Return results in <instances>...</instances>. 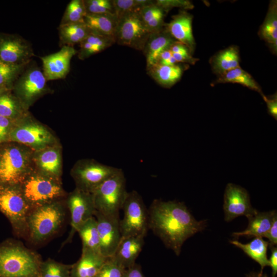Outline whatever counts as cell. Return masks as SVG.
<instances>
[{
	"label": "cell",
	"instance_id": "17",
	"mask_svg": "<svg viewBox=\"0 0 277 277\" xmlns=\"http://www.w3.org/2000/svg\"><path fill=\"white\" fill-rule=\"evenodd\" d=\"M77 53L73 47L64 46L58 52L41 57L43 71L47 80L65 78L70 71L71 60Z\"/></svg>",
	"mask_w": 277,
	"mask_h": 277
},
{
	"label": "cell",
	"instance_id": "39",
	"mask_svg": "<svg viewBox=\"0 0 277 277\" xmlns=\"http://www.w3.org/2000/svg\"><path fill=\"white\" fill-rule=\"evenodd\" d=\"M125 269L111 258L107 259L95 277H123Z\"/></svg>",
	"mask_w": 277,
	"mask_h": 277
},
{
	"label": "cell",
	"instance_id": "44",
	"mask_svg": "<svg viewBox=\"0 0 277 277\" xmlns=\"http://www.w3.org/2000/svg\"><path fill=\"white\" fill-rule=\"evenodd\" d=\"M123 277H145L141 266L135 264L125 270Z\"/></svg>",
	"mask_w": 277,
	"mask_h": 277
},
{
	"label": "cell",
	"instance_id": "23",
	"mask_svg": "<svg viewBox=\"0 0 277 277\" xmlns=\"http://www.w3.org/2000/svg\"><path fill=\"white\" fill-rule=\"evenodd\" d=\"M186 67L179 64L167 66L155 63L147 67V70L148 74L160 85L169 88L181 79Z\"/></svg>",
	"mask_w": 277,
	"mask_h": 277
},
{
	"label": "cell",
	"instance_id": "12",
	"mask_svg": "<svg viewBox=\"0 0 277 277\" xmlns=\"http://www.w3.org/2000/svg\"><path fill=\"white\" fill-rule=\"evenodd\" d=\"M120 169L93 160H87L77 164L73 171V175L77 188L92 193L102 183Z\"/></svg>",
	"mask_w": 277,
	"mask_h": 277
},
{
	"label": "cell",
	"instance_id": "7",
	"mask_svg": "<svg viewBox=\"0 0 277 277\" xmlns=\"http://www.w3.org/2000/svg\"><path fill=\"white\" fill-rule=\"evenodd\" d=\"M122 209L124 211L123 219L120 222L122 237L145 238L149 230V212L141 195L135 190L128 192Z\"/></svg>",
	"mask_w": 277,
	"mask_h": 277
},
{
	"label": "cell",
	"instance_id": "6",
	"mask_svg": "<svg viewBox=\"0 0 277 277\" xmlns=\"http://www.w3.org/2000/svg\"><path fill=\"white\" fill-rule=\"evenodd\" d=\"M128 192L126 179L121 169L92 193L96 211L105 215L119 216Z\"/></svg>",
	"mask_w": 277,
	"mask_h": 277
},
{
	"label": "cell",
	"instance_id": "3",
	"mask_svg": "<svg viewBox=\"0 0 277 277\" xmlns=\"http://www.w3.org/2000/svg\"><path fill=\"white\" fill-rule=\"evenodd\" d=\"M66 204L59 200L31 210L27 217V241L37 245L58 233L66 220Z\"/></svg>",
	"mask_w": 277,
	"mask_h": 277
},
{
	"label": "cell",
	"instance_id": "22",
	"mask_svg": "<svg viewBox=\"0 0 277 277\" xmlns=\"http://www.w3.org/2000/svg\"><path fill=\"white\" fill-rule=\"evenodd\" d=\"M276 215L275 210L263 212L257 211L248 218L249 223L246 229L241 232H233L232 236L236 238L242 236L266 238Z\"/></svg>",
	"mask_w": 277,
	"mask_h": 277
},
{
	"label": "cell",
	"instance_id": "34",
	"mask_svg": "<svg viewBox=\"0 0 277 277\" xmlns=\"http://www.w3.org/2000/svg\"><path fill=\"white\" fill-rule=\"evenodd\" d=\"M28 65L13 64L0 60V88L12 90L15 81Z\"/></svg>",
	"mask_w": 277,
	"mask_h": 277
},
{
	"label": "cell",
	"instance_id": "40",
	"mask_svg": "<svg viewBox=\"0 0 277 277\" xmlns=\"http://www.w3.org/2000/svg\"><path fill=\"white\" fill-rule=\"evenodd\" d=\"M155 3L166 13L174 8H180L184 10L194 8L193 4L187 0H156Z\"/></svg>",
	"mask_w": 277,
	"mask_h": 277
},
{
	"label": "cell",
	"instance_id": "36",
	"mask_svg": "<svg viewBox=\"0 0 277 277\" xmlns=\"http://www.w3.org/2000/svg\"><path fill=\"white\" fill-rule=\"evenodd\" d=\"M86 15L84 0H72L66 7L60 25L84 23Z\"/></svg>",
	"mask_w": 277,
	"mask_h": 277
},
{
	"label": "cell",
	"instance_id": "26",
	"mask_svg": "<svg viewBox=\"0 0 277 277\" xmlns=\"http://www.w3.org/2000/svg\"><path fill=\"white\" fill-rule=\"evenodd\" d=\"M258 34L268 44L273 53L277 51V3L270 2L266 17L261 26Z\"/></svg>",
	"mask_w": 277,
	"mask_h": 277
},
{
	"label": "cell",
	"instance_id": "27",
	"mask_svg": "<svg viewBox=\"0 0 277 277\" xmlns=\"http://www.w3.org/2000/svg\"><path fill=\"white\" fill-rule=\"evenodd\" d=\"M212 69L218 75L240 67V54L238 47L232 46L219 51L210 59Z\"/></svg>",
	"mask_w": 277,
	"mask_h": 277
},
{
	"label": "cell",
	"instance_id": "30",
	"mask_svg": "<svg viewBox=\"0 0 277 277\" xmlns=\"http://www.w3.org/2000/svg\"><path fill=\"white\" fill-rule=\"evenodd\" d=\"M27 114V109L12 90L0 93V115L17 121Z\"/></svg>",
	"mask_w": 277,
	"mask_h": 277
},
{
	"label": "cell",
	"instance_id": "42",
	"mask_svg": "<svg viewBox=\"0 0 277 277\" xmlns=\"http://www.w3.org/2000/svg\"><path fill=\"white\" fill-rule=\"evenodd\" d=\"M263 100L266 102L268 112L275 120H277V95L276 93L274 94L266 96L264 95L262 96Z\"/></svg>",
	"mask_w": 277,
	"mask_h": 277
},
{
	"label": "cell",
	"instance_id": "4",
	"mask_svg": "<svg viewBox=\"0 0 277 277\" xmlns=\"http://www.w3.org/2000/svg\"><path fill=\"white\" fill-rule=\"evenodd\" d=\"M30 211L18 184L0 183V212L9 221L13 234L26 240L27 217Z\"/></svg>",
	"mask_w": 277,
	"mask_h": 277
},
{
	"label": "cell",
	"instance_id": "5",
	"mask_svg": "<svg viewBox=\"0 0 277 277\" xmlns=\"http://www.w3.org/2000/svg\"><path fill=\"white\" fill-rule=\"evenodd\" d=\"M18 185L30 210L64 196L59 180L42 173H30Z\"/></svg>",
	"mask_w": 277,
	"mask_h": 277
},
{
	"label": "cell",
	"instance_id": "32",
	"mask_svg": "<svg viewBox=\"0 0 277 277\" xmlns=\"http://www.w3.org/2000/svg\"><path fill=\"white\" fill-rule=\"evenodd\" d=\"M82 242V251H91L101 253L96 221L93 216L85 221L78 229Z\"/></svg>",
	"mask_w": 277,
	"mask_h": 277
},
{
	"label": "cell",
	"instance_id": "49",
	"mask_svg": "<svg viewBox=\"0 0 277 277\" xmlns=\"http://www.w3.org/2000/svg\"><path fill=\"white\" fill-rule=\"evenodd\" d=\"M246 277H269L266 274L261 273V272H251L248 274L246 275Z\"/></svg>",
	"mask_w": 277,
	"mask_h": 277
},
{
	"label": "cell",
	"instance_id": "9",
	"mask_svg": "<svg viewBox=\"0 0 277 277\" xmlns=\"http://www.w3.org/2000/svg\"><path fill=\"white\" fill-rule=\"evenodd\" d=\"M47 81L43 70L35 65H28L15 81L12 91L27 109L49 91Z\"/></svg>",
	"mask_w": 277,
	"mask_h": 277
},
{
	"label": "cell",
	"instance_id": "19",
	"mask_svg": "<svg viewBox=\"0 0 277 277\" xmlns=\"http://www.w3.org/2000/svg\"><path fill=\"white\" fill-rule=\"evenodd\" d=\"M144 245L143 236L123 237L114 253L110 258L126 269L135 264V261L142 250Z\"/></svg>",
	"mask_w": 277,
	"mask_h": 277
},
{
	"label": "cell",
	"instance_id": "1",
	"mask_svg": "<svg viewBox=\"0 0 277 277\" xmlns=\"http://www.w3.org/2000/svg\"><path fill=\"white\" fill-rule=\"evenodd\" d=\"M149 229L176 255L187 239L205 229L206 220L197 221L183 202L155 199L149 209Z\"/></svg>",
	"mask_w": 277,
	"mask_h": 277
},
{
	"label": "cell",
	"instance_id": "28",
	"mask_svg": "<svg viewBox=\"0 0 277 277\" xmlns=\"http://www.w3.org/2000/svg\"><path fill=\"white\" fill-rule=\"evenodd\" d=\"M36 163L42 174L58 180L61 161L60 154L56 149L46 148L42 150L36 157Z\"/></svg>",
	"mask_w": 277,
	"mask_h": 277
},
{
	"label": "cell",
	"instance_id": "43",
	"mask_svg": "<svg viewBox=\"0 0 277 277\" xmlns=\"http://www.w3.org/2000/svg\"><path fill=\"white\" fill-rule=\"evenodd\" d=\"M268 239L269 246H275L277 244V215L273 221L272 225L266 236Z\"/></svg>",
	"mask_w": 277,
	"mask_h": 277
},
{
	"label": "cell",
	"instance_id": "33",
	"mask_svg": "<svg viewBox=\"0 0 277 277\" xmlns=\"http://www.w3.org/2000/svg\"><path fill=\"white\" fill-rule=\"evenodd\" d=\"M144 25L150 33L159 31L165 27L166 13L154 2L142 8L138 12Z\"/></svg>",
	"mask_w": 277,
	"mask_h": 277
},
{
	"label": "cell",
	"instance_id": "18",
	"mask_svg": "<svg viewBox=\"0 0 277 277\" xmlns=\"http://www.w3.org/2000/svg\"><path fill=\"white\" fill-rule=\"evenodd\" d=\"M193 16L187 11L181 10L172 16L169 23L165 24V28L170 35L176 41L185 45L192 55L195 43L192 33Z\"/></svg>",
	"mask_w": 277,
	"mask_h": 277
},
{
	"label": "cell",
	"instance_id": "8",
	"mask_svg": "<svg viewBox=\"0 0 277 277\" xmlns=\"http://www.w3.org/2000/svg\"><path fill=\"white\" fill-rule=\"evenodd\" d=\"M0 182L19 184L30 173L29 156L21 147L9 144L0 150Z\"/></svg>",
	"mask_w": 277,
	"mask_h": 277
},
{
	"label": "cell",
	"instance_id": "15",
	"mask_svg": "<svg viewBox=\"0 0 277 277\" xmlns=\"http://www.w3.org/2000/svg\"><path fill=\"white\" fill-rule=\"evenodd\" d=\"M94 217L97 223L101 254L105 258H110L122 238L120 216L105 215L96 211Z\"/></svg>",
	"mask_w": 277,
	"mask_h": 277
},
{
	"label": "cell",
	"instance_id": "11",
	"mask_svg": "<svg viewBox=\"0 0 277 277\" xmlns=\"http://www.w3.org/2000/svg\"><path fill=\"white\" fill-rule=\"evenodd\" d=\"M23 117L13 126L9 142L22 144L36 150L44 149L53 143L54 137L47 129L36 122L24 121Z\"/></svg>",
	"mask_w": 277,
	"mask_h": 277
},
{
	"label": "cell",
	"instance_id": "20",
	"mask_svg": "<svg viewBox=\"0 0 277 277\" xmlns=\"http://www.w3.org/2000/svg\"><path fill=\"white\" fill-rule=\"evenodd\" d=\"M107 259L99 253L82 251L79 260L72 264L70 277H95Z\"/></svg>",
	"mask_w": 277,
	"mask_h": 277
},
{
	"label": "cell",
	"instance_id": "31",
	"mask_svg": "<svg viewBox=\"0 0 277 277\" xmlns=\"http://www.w3.org/2000/svg\"><path fill=\"white\" fill-rule=\"evenodd\" d=\"M236 83L259 93L263 94L261 88L252 76L240 67L218 75L214 84L219 83Z\"/></svg>",
	"mask_w": 277,
	"mask_h": 277
},
{
	"label": "cell",
	"instance_id": "13",
	"mask_svg": "<svg viewBox=\"0 0 277 277\" xmlns=\"http://www.w3.org/2000/svg\"><path fill=\"white\" fill-rule=\"evenodd\" d=\"M70 215V230L61 248L71 243L79 227L87 220L94 216L96 211L92 193L77 188L67 197L66 201Z\"/></svg>",
	"mask_w": 277,
	"mask_h": 277
},
{
	"label": "cell",
	"instance_id": "29",
	"mask_svg": "<svg viewBox=\"0 0 277 277\" xmlns=\"http://www.w3.org/2000/svg\"><path fill=\"white\" fill-rule=\"evenodd\" d=\"M59 38L61 46L73 47L81 43L88 35L90 30L85 23L60 25Z\"/></svg>",
	"mask_w": 277,
	"mask_h": 277
},
{
	"label": "cell",
	"instance_id": "10",
	"mask_svg": "<svg viewBox=\"0 0 277 277\" xmlns=\"http://www.w3.org/2000/svg\"><path fill=\"white\" fill-rule=\"evenodd\" d=\"M150 34L138 12H130L117 21L115 43L143 51Z\"/></svg>",
	"mask_w": 277,
	"mask_h": 277
},
{
	"label": "cell",
	"instance_id": "25",
	"mask_svg": "<svg viewBox=\"0 0 277 277\" xmlns=\"http://www.w3.org/2000/svg\"><path fill=\"white\" fill-rule=\"evenodd\" d=\"M84 23L90 31L115 41L117 19L115 15L87 14Z\"/></svg>",
	"mask_w": 277,
	"mask_h": 277
},
{
	"label": "cell",
	"instance_id": "37",
	"mask_svg": "<svg viewBox=\"0 0 277 277\" xmlns=\"http://www.w3.org/2000/svg\"><path fill=\"white\" fill-rule=\"evenodd\" d=\"M117 19L126 14L139 12L144 7L153 4L150 0H112Z\"/></svg>",
	"mask_w": 277,
	"mask_h": 277
},
{
	"label": "cell",
	"instance_id": "2",
	"mask_svg": "<svg viewBox=\"0 0 277 277\" xmlns=\"http://www.w3.org/2000/svg\"><path fill=\"white\" fill-rule=\"evenodd\" d=\"M41 255L21 241L0 243V277H40Z\"/></svg>",
	"mask_w": 277,
	"mask_h": 277
},
{
	"label": "cell",
	"instance_id": "21",
	"mask_svg": "<svg viewBox=\"0 0 277 277\" xmlns=\"http://www.w3.org/2000/svg\"><path fill=\"white\" fill-rule=\"evenodd\" d=\"M176 42L165 27L159 31L151 33L143 50L146 58L147 67L156 63L161 53L169 49Z\"/></svg>",
	"mask_w": 277,
	"mask_h": 277
},
{
	"label": "cell",
	"instance_id": "16",
	"mask_svg": "<svg viewBox=\"0 0 277 277\" xmlns=\"http://www.w3.org/2000/svg\"><path fill=\"white\" fill-rule=\"evenodd\" d=\"M34 56L30 44L19 35L0 33V60L16 65H27Z\"/></svg>",
	"mask_w": 277,
	"mask_h": 277
},
{
	"label": "cell",
	"instance_id": "47",
	"mask_svg": "<svg viewBox=\"0 0 277 277\" xmlns=\"http://www.w3.org/2000/svg\"><path fill=\"white\" fill-rule=\"evenodd\" d=\"M169 50L173 53L190 54L188 48L185 45L177 41L170 47Z\"/></svg>",
	"mask_w": 277,
	"mask_h": 277
},
{
	"label": "cell",
	"instance_id": "38",
	"mask_svg": "<svg viewBox=\"0 0 277 277\" xmlns=\"http://www.w3.org/2000/svg\"><path fill=\"white\" fill-rule=\"evenodd\" d=\"M87 14L115 15L112 0H84Z\"/></svg>",
	"mask_w": 277,
	"mask_h": 277
},
{
	"label": "cell",
	"instance_id": "14",
	"mask_svg": "<svg viewBox=\"0 0 277 277\" xmlns=\"http://www.w3.org/2000/svg\"><path fill=\"white\" fill-rule=\"evenodd\" d=\"M223 210L226 222H230L241 215L248 218L258 211L251 204L248 191L243 187L232 183H228L225 188Z\"/></svg>",
	"mask_w": 277,
	"mask_h": 277
},
{
	"label": "cell",
	"instance_id": "24",
	"mask_svg": "<svg viewBox=\"0 0 277 277\" xmlns=\"http://www.w3.org/2000/svg\"><path fill=\"white\" fill-rule=\"evenodd\" d=\"M229 242L242 249L250 258L257 262L261 266L260 272L263 273L266 266H269L267 252L269 243L262 238L255 237L247 244H243L237 240H231Z\"/></svg>",
	"mask_w": 277,
	"mask_h": 277
},
{
	"label": "cell",
	"instance_id": "46",
	"mask_svg": "<svg viewBox=\"0 0 277 277\" xmlns=\"http://www.w3.org/2000/svg\"><path fill=\"white\" fill-rule=\"evenodd\" d=\"M271 254L269 260V266L272 269V276L275 277L277 274V248L275 246H269Z\"/></svg>",
	"mask_w": 277,
	"mask_h": 277
},
{
	"label": "cell",
	"instance_id": "35",
	"mask_svg": "<svg viewBox=\"0 0 277 277\" xmlns=\"http://www.w3.org/2000/svg\"><path fill=\"white\" fill-rule=\"evenodd\" d=\"M72 267L49 258L41 263L40 277H70Z\"/></svg>",
	"mask_w": 277,
	"mask_h": 277
},
{
	"label": "cell",
	"instance_id": "52",
	"mask_svg": "<svg viewBox=\"0 0 277 277\" xmlns=\"http://www.w3.org/2000/svg\"><path fill=\"white\" fill-rule=\"evenodd\" d=\"M1 183V182H0Z\"/></svg>",
	"mask_w": 277,
	"mask_h": 277
},
{
	"label": "cell",
	"instance_id": "50",
	"mask_svg": "<svg viewBox=\"0 0 277 277\" xmlns=\"http://www.w3.org/2000/svg\"><path fill=\"white\" fill-rule=\"evenodd\" d=\"M5 90H6V89H1L0 88V93H1L2 92H3Z\"/></svg>",
	"mask_w": 277,
	"mask_h": 277
},
{
	"label": "cell",
	"instance_id": "48",
	"mask_svg": "<svg viewBox=\"0 0 277 277\" xmlns=\"http://www.w3.org/2000/svg\"><path fill=\"white\" fill-rule=\"evenodd\" d=\"M171 56H172V53L169 49L165 50L161 53L156 63H159L162 61H165Z\"/></svg>",
	"mask_w": 277,
	"mask_h": 277
},
{
	"label": "cell",
	"instance_id": "51",
	"mask_svg": "<svg viewBox=\"0 0 277 277\" xmlns=\"http://www.w3.org/2000/svg\"><path fill=\"white\" fill-rule=\"evenodd\" d=\"M0 167H1V161H0Z\"/></svg>",
	"mask_w": 277,
	"mask_h": 277
},
{
	"label": "cell",
	"instance_id": "41",
	"mask_svg": "<svg viewBox=\"0 0 277 277\" xmlns=\"http://www.w3.org/2000/svg\"><path fill=\"white\" fill-rule=\"evenodd\" d=\"M17 121L0 115V144L9 142L10 132Z\"/></svg>",
	"mask_w": 277,
	"mask_h": 277
},
{
	"label": "cell",
	"instance_id": "45",
	"mask_svg": "<svg viewBox=\"0 0 277 277\" xmlns=\"http://www.w3.org/2000/svg\"><path fill=\"white\" fill-rule=\"evenodd\" d=\"M172 56L178 63L194 64L198 60L196 58L193 57L190 53L179 54L172 53Z\"/></svg>",
	"mask_w": 277,
	"mask_h": 277
}]
</instances>
